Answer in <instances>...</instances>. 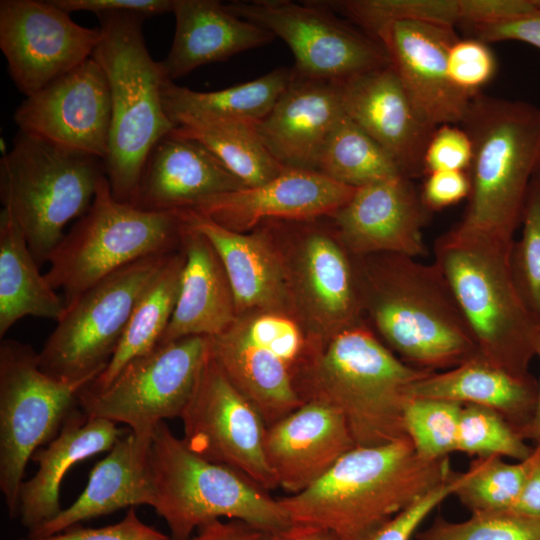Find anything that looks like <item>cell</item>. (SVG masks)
Here are the masks:
<instances>
[{
	"label": "cell",
	"mask_w": 540,
	"mask_h": 540,
	"mask_svg": "<svg viewBox=\"0 0 540 540\" xmlns=\"http://www.w3.org/2000/svg\"><path fill=\"white\" fill-rule=\"evenodd\" d=\"M356 445L342 415L306 401L267 427L265 456L278 488L290 495L319 480Z\"/></svg>",
	"instance_id": "603a6c76"
},
{
	"label": "cell",
	"mask_w": 540,
	"mask_h": 540,
	"mask_svg": "<svg viewBox=\"0 0 540 540\" xmlns=\"http://www.w3.org/2000/svg\"><path fill=\"white\" fill-rule=\"evenodd\" d=\"M336 14H341L375 35L394 22L413 21L455 27L459 23L458 0H320Z\"/></svg>",
	"instance_id": "74e56055"
},
{
	"label": "cell",
	"mask_w": 540,
	"mask_h": 540,
	"mask_svg": "<svg viewBox=\"0 0 540 540\" xmlns=\"http://www.w3.org/2000/svg\"><path fill=\"white\" fill-rule=\"evenodd\" d=\"M291 76L292 69L280 67L254 80L210 92L179 86L165 77L163 105L169 118L179 113H206L258 122L271 111Z\"/></svg>",
	"instance_id": "e575fe53"
},
{
	"label": "cell",
	"mask_w": 540,
	"mask_h": 540,
	"mask_svg": "<svg viewBox=\"0 0 540 540\" xmlns=\"http://www.w3.org/2000/svg\"><path fill=\"white\" fill-rule=\"evenodd\" d=\"M356 189L318 171L285 169L262 185L217 195L191 210L229 230L244 233L267 219L306 222L330 217L352 198Z\"/></svg>",
	"instance_id": "ffe728a7"
},
{
	"label": "cell",
	"mask_w": 540,
	"mask_h": 540,
	"mask_svg": "<svg viewBox=\"0 0 540 540\" xmlns=\"http://www.w3.org/2000/svg\"><path fill=\"white\" fill-rule=\"evenodd\" d=\"M111 96L106 75L90 57L26 97L14 113L18 130L58 147L107 157Z\"/></svg>",
	"instance_id": "e0dca14e"
},
{
	"label": "cell",
	"mask_w": 540,
	"mask_h": 540,
	"mask_svg": "<svg viewBox=\"0 0 540 540\" xmlns=\"http://www.w3.org/2000/svg\"><path fill=\"white\" fill-rule=\"evenodd\" d=\"M212 357L230 382L255 406L267 427L304 402L293 371L307 348L300 327L286 314L237 316L209 338Z\"/></svg>",
	"instance_id": "5bb4252c"
},
{
	"label": "cell",
	"mask_w": 540,
	"mask_h": 540,
	"mask_svg": "<svg viewBox=\"0 0 540 540\" xmlns=\"http://www.w3.org/2000/svg\"><path fill=\"white\" fill-rule=\"evenodd\" d=\"M234 15L282 39L295 59L297 75L341 83L390 65L384 47L342 20L320 0H235Z\"/></svg>",
	"instance_id": "4fadbf2b"
},
{
	"label": "cell",
	"mask_w": 540,
	"mask_h": 540,
	"mask_svg": "<svg viewBox=\"0 0 540 540\" xmlns=\"http://www.w3.org/2000/svg\"><path fill=\"white\" fill-rule=\"evenodd\" d=\"M92 381L65 382L44 373L38 352L26 343H0V490L10 518L28 461L51 442L76 409L80 391Z\"/></svg>",
	"instance_id": "30bf717a"
},
{
	"label": "cell",
	"mask_w": 540,
	"mask_h": 540,
	"mask_svg": "<svg viewBox=\"0 0 540 540\" xmlns=\"http://www.w3.org/2000/svg\"><path fill=\"white\" fill-rule=\"evenodd\" d=\"M458 38L454 27L413 21L391 23L375 35L418 114L433 129L461 125L471 102L447 75V53Z\"/></svg>",
	"instance_id": "ac0fdd59"
},
{
	"label": "cell",
	"mask_w": 540,
	"mask_h": 540,
	"mask_svg": "<svg viewBox=\"0 0 540 540\" xmlns=\"http://www.w3.org/2000/svg\"><path fill=\"white\" fill-rule=\"evenodd\" d=\"M363 310L403 361L451 369L480 355L471 328L438 265L409 256H355Z\"/></svg>",
	"instance_id": "6da1fadb"
},
{
	"label": "cell",
	"mask_w": 540,
	"mask_h": 540,
	"mask_svg": "<svg viewBox=\"0 0 540 540\" xmlns=\"http://www.w3.org/2000/svg\"><path fill=\"white\" fill-rule=\"evenodd\" d=\"M197 531L187 540H267L269 534L236 519L216 520Z\"/></svg>",
	"instance_id": "816d5d0a"
},
{
	"label": "cell",
	"mask_w": 540,
	"mask_h": 540,
	"mask_svg": "<svg viewBox=\"0 0 540 540\" xmlns=\"http://www.w3.org/2000/svg\"><path fill=\"white\" fill-rule=\"evenodd\" d=\"M123 435L117 424L102 418H88L78 406L64 421L57 436L31 457L37 472L24 480L18 494L17 517L28 535L60 512L62 480L74 464L109 451Z\"/></svg>",
	"instance_id": "4316f807"
},
{
	"label": "cell",
	"mask_w": 540,
	"mask_h": 540,
	"mask_svg": "<svg viewBox=\"0 0 540 540\" xmlns=\"http://www.w3.org/2000/svg\"><path fill=\"white\" fill-rule=\"evenodd\" d=\"M183 226L179 211H147L118 201L105 176L88 211L51 253L44 275L55 290H62L68 306L122 267L177 251Z\"/></svg>",
	"instance_id": "9c48e42d"
},
{
	"label": "cell",
	"mask_w": 540,
	"mask_h": 540,
	"mask_svg": "<svg viewBox=\"0 0 540 540\" xmlns=\"http://www.w3.org/2000/svg\"><path fill=\"white\" fill-rule=\"evenodd\" d=\"M100 39L99 27L77 24L51 0L0 1V48L26 97L92 57Z\"/></svg>",
	"instance_id": "2e32d148"
},
{
	"label": "cell",
	"mask_w": 540,
	"mask_h": 540,
	"mask_svg": "<svg viewBox=\"0 0 540 540\" xmlns=\"http://www.w3.org/2000/svg\"><path fill=\"white\" fill-rule=\"evenodd\" d=\"M243 188L205 146L173 130L150 151L132 205L147 211H182Z\"/></svg>",
	"instance_id": "cb8c5ba5"
},
{
	"label": "cell",
	"mask_w": 540,
	"mask_h": 540,
	"mask_svg": "<svg viewBox=\"0 0 540 540\" xmlns=\"http://www.w3.org/2000/svg\"><path fill=\"white\" fill-rule=\"evenodd\" d=\"M417 540H540V516L512 510L475 513L463 522L438 515Z\"/></svg>",
	"instance_id": "b9f144b4"
},
{
	"label": "cell",
	"mask_w": 540,
	"mask_h": 540,
	"mask_svg": "<svg viewBox=\"0 0 540 540\" xmlns=\"http://www.w3.org/2000/svg\"><path fill=\"white\" fill-rule=\"evenodd\" d=\"M433 372L398 358L361 323L307 351L293 377L303 402L334 408L356 447H374L408 438L404 410L412 386Z\"/></svg>",
	"instance_id": "3957f363"
},
{
	"label": "cell",
	"mask_w": 540,
	"mask_h": 540,
	"mask_svg": "<svg viewBox=\"0 0 540 540\" xmlns=\"http://www.w3.org/2000/svg\"><path fill=\"white\" fill-rule=\"evenodd\" d=\"M539 168H540V166H539Z\"/></svg>",
	"instance_id": "6f0895ef"
},
{
	"label": "cell",
	"mask_w": 540,
	"mask_h": 540,
	"mask_svg": "<svg viewBox=\"0 0 540 540\" xmlns=\"http://www.w3.org/2000/svg\"><path fill=\"white\" fill-rule=\"evenodd\" d=\"M267 540H341L333 531L314 525L294 524L269 533Z\"/></svg>",
	"instance_id": "db71d44e"
},
{
	"label": "cell",
	"mask_w": 540,
	"mask_h": 540,
	"mask_svg": "<svg viewBox=\"0 0 540 540\" xmlns=\"http://www.w3.org/2000/svg\"><path fill=\"white\" fill-rule=\"evenodd\" d=\"M345 115L373 138L409 179L424 174L435 129L418 114L390 65L339 83Z\"/></svg>",
	"instance_id": "44dd1931"
},
{
	"label": "cell",
	"mask_w": 540,
	"mask_h": 540,
	"mask_svg": "<svg viewBox=\"0 0 540 540\" xmlns=\"http://www.w3.org/2000/svg\"><path fill=\"white\" fill-rule=\"evenodd\" d=\"M174 132L205 146L246 187L262 185L285 169L263 144L256 122L206 113L170 116Z\"/></svg>",
	"instance_id": "d6a6232c"
},
{
	"label": "cell",
	"mask_w": 540,
	"mask_h": 540,
	"mask_svg": "<svg viewBox=\"0 0 540 540\" xmlns=\"http://www.w3.org/2000/svg\"><path fill=\"white\" fill-rule=\"evenodd\" d=\"M149 464L154 501L171 540H187L195 530L221 518L243 521L267 533L292 524L278 498L226 465L192 452L163 421L154 429Z\"/></svg>",
	"instance_id": "8992f818"
},
{
	"label": "cell",
	"mask_w": 540,
	"mask_h": 540,
	"mask_svg": "<svg viewBox=\"0 0 540 540\" xmlns=\"http://www.w3.org/2000/svg\"><path fill=\"white\" fill-rule=\"evenodd\" d=\"M343 114L339 83L292 70L287 87L267 116L256 122V129L284 168L317 171L327 138Z\"/></svg>",
	"instance_id": "d4e9b609"
},
{
	"label": "cell",
	"mask_w": 540,
	"mask_h": 540,
	"mask_svg": "<svg viewBox=\"0 0 540 540\" xmlns=\"http://www.w3.org/2000/svg\"><path fill=\"white\" fill-rule=\"evenodd\" d=\"M459 24L489 26L539 10L534 0H458Z\"/></svg>",
	"instance_id": "7dc6e473"
},
{
	"label": "cell",
	"mask_w": 540,
	"mask_h": 540,
	"mask_svg": "<svg viewBox=\"0 0 540 540\" xmlns=\"http://www.w3.org/2000/svg\"><path fill=\"white\" fill-rule=\"evenodd\" d=\"M97 17L101 39L92 57L106 75L112 109L105 172L113 197L133 204L150 151L175 128L163 105L166 76L146 47V17L132 12Z\"/></svg>",
	"instance_id": "5b68a950"
},
{
	"label": "cell",
	"mask_w": 540,
	"mask_h": 540,
	"mask_svg": "<svg viewBox=\"0 0 540 540\" xmlns=\"http://www.w3.org/2000/svg\"><path fill=\"white\" fill-rule=\"evenodd\" d=\"M536 356L540 360V330L536 344ZM520 436L526 441L531 440L540 445V381H538L537 401L530 422L520 431Z\"/></svg>",
	"instance_id": "11a10c76"
},
{
	"label": "cell",
	"mask_w": 540,
	"mask_h": 540,
	"mask_svg": "<svg viewBox=\"0 0 540 540\" xmlns=\"http://www.w3.org/2000/svg\"><path fill=\"white\" fill-rule=\"evenodd\" d=\"M185 255L174 251L137 300L121 341L105 370L87 387L106 388L133 359L154 349L167 328L179 295Z\"/></svg>",
	"instance_id": "836d02e7"
},
{
	"label": "cell",
	"mask_w": 540,
	"mask_h": 540,
	"mask_svg": "<svg viewBox=\"0 0 540 540\" xmlns=\"http://www.w3.org/2000/svg\"><path fill=\"white\" fill-rule=\"evenodd\" d=\"M66 311L63 296L48 283L9 210L0 213V338L26 316L58 322Z\"/></svg>",
	"instance_id": "1f68e13d"
},
{
	"label": "cell",
	"mask_w": 540,
	"mask_h": 540,
	"mask_svg": "<svg viewBox=\"0 0 540 540\" xmlns=\"http://www.w3.org/2000/svg\"><path fill=\"white\" fill-rule=\"evenodd\" d=\"M512 511L540 516V445H535L530 472Z\"/></svg>",
	"instance_id": "f5cc1de1"
},
{
	"label": "cell",
	"mask_w": 540,
	"mask_h": 540,
	"mask_svg": "<svg viewBox=\"0 0 540 540\" xmlns=\"http://www.w3.org/2000/svg\"><path fill=\"white\" fill-rule=\"evenodd\" d=\"M60 9L86 11L96 15L113 12H132L146 18L173 11L174 0H51Z\"/></svg>",
	"instance_id": "681fc988"
},
{
	"label": "cell",
	"mask_w": 540,
	"mask_h": 540,
	"mask_svg": "<svg viewBox=\"0 0 540 540\" xmlns=\"http://www.w3.org/2000/svg\"><path fill=\"white\" fill-rule=\"evenodd\" d=\"M183 441L206 460L231 467L268 491L278 488L265 456L267 425L208 356L180 417Z\"/></svg>",
	"instance_id": "9a60e30c"
},
{
	"label": "cell",
	"mask_w": 540,
	"mask_h": 540,
	"mask_svg": "<svg viewBox=\"0 0 540 540\" xmlns=\"http://www.w3.org/2000/svg\"><path fill=\"white\" fill-rule=\"evenodd\" d=\"M317 171L353 188L405 176L395 160L345 113L327 138Z\"/></svg>",
	"instance_id": "d590c367"
},
{
	"label": "cell",
	"mask_w": 540,
	"mask_h": 540,
	"mask_svg": "<svg viewBox=\"0 0 540 540\" xmlns=\"http://www.w3.org/2000/svg\"><path fill=\"white\" fill-rule=\"evenodd\" d=\"M534 3H535L536 6L540 9V0H534Z\"/></svg>",
	"instance_id": "9f6ffc18"
},
{
	"label": "cell",
	"mask_w": 540,
	"mask_h": 540,
	"mask_svg": "<svg viewBox=\"0 0 540 540\" xmlns=\"http://www.w3.org/2000/svg\"><path fill=\"white\" fill-rule=\"evenodd\" d=\"M535 446H529L517 430L497 411L475 404H463L456 451L476 457L528 459Z\"/></svg>",
	"instance_id": "f35d334b"
},
{
	"label": "cell",
	"mask_w": 540,
	"mask_h": 540,
	"mask_svg": "<svg viewBox=\"0 0 540 540\" xmlns=\"http://www.w3.org/2000/svg\"><path fill=\"white\" fill-rule=\"evenodd\" d=\"M179 212L216 251L231 287L237 316L258 312L287 315L293 304L289 269L264 236L229 230L195 210Z\"/></svg>",
	"instance_id": "484cf974"
},
{
	"label": "cell",
	"mask_w": 540,
	"mask_h": 540,
	"mask_svg": "<svg viewBox=\"0 0 540 540\" xmlns=\"http://www.w3.org/2000/svg\"><path fill=\"white\" fill-rule=\"evenodd\" d=\"M299 244L289 271L292 297L319 337L318 347L361 324V296L354 263L338 238L313 229Z\"/></svg>",
	"instance_id": "7402d4cb"
},
{
	"label": "cell",
	"mask_w": 540,
	"mask_h": 540,
	"mask_svg": "<svg viewBox=\"0 0 540 540\" xmlns=\"http://www.w3.org/2000/svg\"><path fill=\"white\" fill-rule=\"evenodd\" d=\"M473 145L459 125L445 124L433 132L424 154V174L435 171H465L471 164Z\"/></svg>",
	"instance_id": "ee69618b"
},
{
	"label": "cell",
	"mask_w": 540,
	"mask_h": 540,
	"mask_svg": "<svg viewBox=\"0 0 540 540\" xmlns=\"http://www.w3.org/2000/svg\"><path fill=\"white\" fill-rule=\"evenodd\" d=\"M453 473L449 457L424 459L405 438L355 447L307 489L278 500L294 524L327 528L341 540H371Z\"/></svg>",
	"instance_id": "7a4b0ae2"
},
{
	"label": "cell",
	"mask_w": 540,
	"mask_h": 540,
	"mask_svg": "<svg viewBox=\"0 0 540 540\" xmlns=\"http://www.w3.org/2000/svg\"><path fill=\"white\" fill-rule=\"evenodd\" d=\"M446 67L451 84L473 97L493 78L497 63L488 43L470 37L458 38L450 46Z\"/></svg>",
	"instance_id": "7bdbcfd3"
},
{
	"label": "cell",
	"mask_w": 540,
	"mask_h": 540,
	"mask_svg": "<svg viewBox=\"0 0 540 540\" xmlns=\"http://www.w3.org/2000/svg\"><path fill=\"white\" fill-rule=\"evenodd\" d=\"M209 353V338L191 336L158 344L130 361L104 389L84 387L78 405L88 418L123 423L151 438L165 419L179 418Z\"/></svg>",
	"instance_id": "7c38bea8"
},
{
	"label": "cell",
	"mask_w": 540,
	"mask_h": 540,
	"mask_svg": "<svg viewBox=\"0 0 540 540\" xmlns=\"http://www.w3.org/2000/svg\"><path fill=\"white\" fill-rule=\"evenodd\" d=\"M181 247L185 261L179 295L158 344L191 336L210 338L226 330L237 318L231 287L216 251L185 221Z\"/></svg>",
	"instance_id": "f546056e"
},
{
	"label": "cell",
	"mask_w": 540,
	"mask_h": 540,
	"mask_svg": "<svg viewBox=\"0 0 540 540\" xmlns=\"http://www.w3.org/2000/svg\"><path fill=\"white\" fill-rule=\"evenodd\" d=\"M521 236L513 241L509 264L518 294L540 329V168L527 193Z\"/></svg>",
	"instance_id": "60d3db41"
},
{
	"label": "cell",
	"mask_w": 540,
	"mask_h": 540,
	"mask_svg": "<svg viewBox=\"0 0 540 540\" xmlns=\"http://www.w3.org/2000/svg\"><path fill=\"white\" fill-rule=\"evenodd\" d=\"M171 253L148 256L122 267L66 306L38 352L41 370L65 382L93 381L101 374L121 341L137 300Z\"/></svg>",
	"instance_id": "8fae6325"
},
{
	"label": "cell",
	"mask_w": 540,
	"mask_h": 540,
	"mask_svg": "<svg viewBox=\"0 0 540 540\" xmlns=\"http://www.w3.org/2000/svg\"><path fill=\"white\" fill-rule=\"evenodd\" d=\"M176 26L168 55L160 61L171 81L202 65L220 62L271 43L268 30L230 12L217 0H174Z\"/></svg>",
	"instance_id": "83f0119b"
},
{
	"label": "cell",
	"mask_w": 540,
	"mask_h": 540,
	"mask_svg": "<svg viewBox=\"0 0 540 540\" xmlns=\"http://www.w3.org/2000/svg\"><path fill=\"white\" fill-rule=\"evenodd\" d=\"M462 407L460 402L445 399L412 397L408 401L404 428L420 457L438 460L456 451Z\"/></svg>",
	"instance_id": "ab89813d"
},
{
	"label": "cell",
	"mask_w": 540,
	"mask_h": 540,
	"mask_svg": "<svg viewBox=\"0 0 540 540\" xmlns=\"http://www.w3.org/2000/svg\"><path fill=\"white\" fill-rule=\"evenodd\" d=\"M468 28L473 37L486 43L520 41L540 49V9L503 23Z\"/></svg>",
	"instance_id": "f907efd6"
},
{
	"label": "cell",
	"mask_w": 540,
	"mask_h": 540,
	"mask_svg": "<svg viewBox=\"0 0 540 540\" xmlns=\"http://www.w3.org/2000/svg\"><path fill=\"white\" fill-rule=\"evenodd\" d=\"M151 439L138 437L130 430L122 435L108 454L91 469L88 483L79 497L28 536L52 535L126 507H152Z\"/></svg>",
	"instance_id": "f1b7e54d"
},
{
	"label": "cell",
	"mask_w": 540,
	"mask_h": 540,
	"mask_svg": "<svg viewBox=\"0 0 540 540\" xmlns=\"http://www.w3.org/2000/svg\"><path fill=\"white\" fill-rule=\"evenodd\" d=\"M538 381L521 377L481 355L444 372H433L412 386L411 396L475 404L499 412L519 433L530 422L537 401Z\"/></svg>",
	"instance_id": "4dcf8cb0"
},
{
	"label": "cell",
	"mask_w": 540,
	"mask_h": 540,
	"mask_svg": "<svg viewBox=\"0 0 540 540\" xmlns=\"http://www.w3.org/2000/svg\"><path fill=\"white\" fill-rule=\"evenodd\" d=\"M470 180L465 171H435L426 175L420 196L429 211H438L468 198Z\"/></svg>",
	"instance_id": "c3c4849f"
},
{
	"label": "cell",
	"mask_w": 540,
	"mask_h": 540,
	"mask_svg": "<svg viewBox=\"0 0 540 540\" xmlns=\"http://www.w3.org/2000/svg\"><path fill=\"white\" fill-rule=\"evenodd\" d=\"M510 249L449 230L434 244V262L457 299L480 355L525 377L531 374L540 329L515 287Z\"/></svg>",
	"instance_id": "52a82bcc"
},
{
	"label": "cell",
	"mask_w": 540,
	"mask_h": 540,
	"mask_svg": "<svg viewBox=\"0 0 540 540\" xmlns=\"http://www.w3.org/2000/svg\"><path fill=\"white\" fill-rule=\"evenodd\" d=\"M18 540H171L170 536L143 522L130 507L117 523L102 527L76 525L47 536H27Z\"/></svg>",
	"instance_id": "f6af8a7d"
},
{
	"label": "cell",
	"mask_w": 540,
	"mask_h": 540,
	"mask_svg": "<svg viewBox=\"0 0 540 540\" xmlns=\"http://www.w3.org/2000/svg\"><path fill=\"white\" fill-rule=\"evenodd\" d=\"M458 480L459 473L454 472L446 482L391 518L376 532L371 540H411L424 519L442 501L453 495Z\"/></svg>",
	"instance_id": "bcb514c9"
},
{
	"label": "cell",
	"mask_w": 540,
	"mask_h": 540,
	"mask_svg": "<svg viewBox=\"0 0 540 540\" xmlns=\"http://www.w3.org/2000/svg\"><path fill=\"white\" fill-rule=\"evenodd\" d=\"M461 126L473 145L464 215L450 231L510 248L540 166V108L481 93Z\"/></svg>",
	"instance_id": "277c9868"
},
{
	"label": "cell",
	"mask_w": 540,
	"mask_h": 540,
	"mask_svg": "<svg viewBox=\"0 0 540 540\" xmlns=\"http://www.w3.org/2000/svg\"><path fill=\"white\" fill-rule=\"evenodd\" d=\"M534 453V452H533ZM533 462L507 463L501 457H476L459 480L453 495L472 514L512 510Z\"/></svg>",
	"instance_id": "8d00e7d4"
},
{
	"label": "cell",
	"mask_w": 540,
	"mask_h": 540,
	"mask_svg": "<svg viewBox=\"0 0 540 540\" xmlns=\"http://www.w3.org/2000/svg\"><path fill=\"white\" fill-rule=\"evenodd\" d=\"M411 179L397 176L356 189L332 216L336 235L354 256L427 255L422 229L430 219Z\"/></svg>",
	"instance_id": "d6986e66"
},
{
	"label": "cell",
	"mask_w": 540,
	"mask_h": 540,
	"mask_svg": "<svg viewBox=\"0 0 540 540\" xmlns=\"http://www.w3.org/2000/svg\"><path fill=\"white\" fill-rule=\"evenodd\" d=\"M105 176L103 159L18 130L0 160V199L39 266L48 262L66 224L88 211Z\"/></svg>",
	"instance_id": "ba28073f"
}]
</instances>
